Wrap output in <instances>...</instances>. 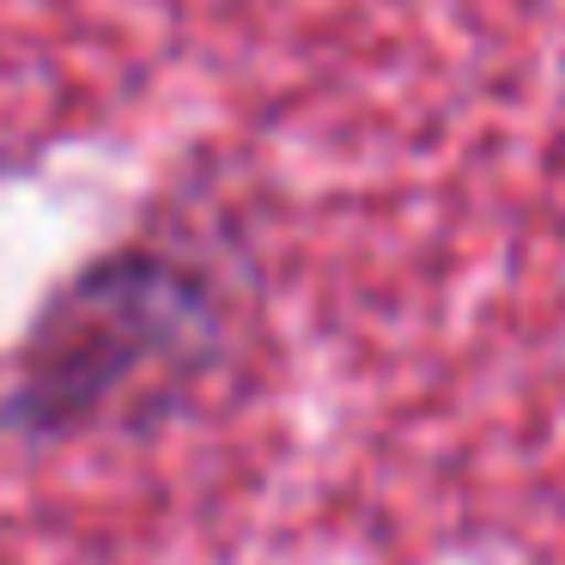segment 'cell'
Returning a JSON list of instances; mask_svg holds the SVG:
<instances>
[{
  "mask_svg": "<svg viewBox=\"0 0 565 565\" xmlns=\"http://www.w3.org/2000/svg\"><path fill=\"white\" fill-rule=\"evenodd\" d=\"M213 359V298L189 262L122 249L86 268L19 353L0 419L31 438L177 402Z\"/></svg>",
  "mask_w": 565,
  "mask_h": 565,
  "instance_id": "1",
  "label": "cell"
}]
</instances>
